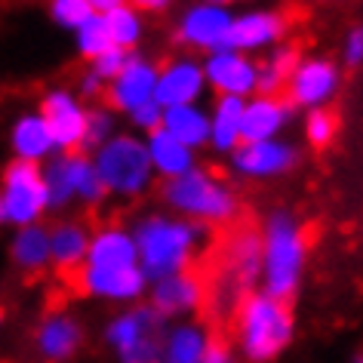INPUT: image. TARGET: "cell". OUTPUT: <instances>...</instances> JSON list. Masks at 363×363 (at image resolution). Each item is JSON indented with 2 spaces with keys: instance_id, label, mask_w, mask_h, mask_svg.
Masks as SVG:
<instances>
[{
  "instance_id": "29",
  "label": "cell",
  "mask_w": 363,
  "mask_h": 363,
  "mask_svg": "<svg viewBox=\"0 0 363 363\" xmlns=\"http://www.w3.org/2000/svg\"><path fill=\"white\" fill-rule=\"evenodd\" d=\"M240 121H243V99L222 96L210 117V142L219 151L234 148L240 142Z\"/></svg>"
},
{
  "instance_id": "10",
  "label": "cell",
  "mask_w": 363,
  "mask_h": 363,
  "mask_svg": "<svg viewBox=\"0 0 363 363\" xmlns=\"http://www.w3.org/2000/svg\"><path fill=\"white\" fill-rule=\"evenodd\" d=\"M38 111H40L43 121H47L59 154L84 151L89 108L84 105V99H80L74 89H68V86H47L40 93Z\"/></svg>"
},
{
  "instance_id": "14",
  "label": "cell",
  "mask_w": 363,
  "mask_h": 363,
  "mask_svg": "<svg viewBox=\"0 0 363 363\" xmlns=\"http://www.w3.org/2000/svg\"><path fill=\"white\" fill-rule=\"evenodd\" d=\"M206 74L203 65L191 59H172L157 71V86H154V102L160 108H179V105H197L203 93Z\"/></svg>"
},
{
  "instance_id": "17",
  "label": "cell",
  "mask_w": 363,
  "mask_h": 363,
  "mask_svg": "<svg viewBox=\"0 0 363 363\" xmlns=\"http://www.w3.org/2000/svg\"><path fill=\"white\" fill-rule=\"evenodd\" d=\"M86 265L89 268H135L139 265V250H135L133 228H123L117 222L93 228Z\"/></svg>"
},
{
  "instance_id": "15",
  "label": "cell",
  "mask_w": 363,
  "mask_h": 363,
  "mask_svg": "<svg viewBox=\"0 0 363 363\" xmlns=\"http://www.w3.org/2000/svg\"><path fill=\"white\" fill-rule=\"evenodd\" d=\"M231 22L234 16H228V10H222V6H213V4L191 6L179 22V40L194 50L222 52L231 31Z\"/></svg>"
},
{
  "instance_id": "28",
  "label": "cell",
  "mask_w": 363,
  "mask_h": 363,
  "mask_svg": "<svg viewBox=\"0 0 363 363\" xmlns=\"http://www.w3.org/2000/svg\"><path fill=\"white\" fill-rule=\"evenodd\" d=\"M65 157H68V172H71V185H74L77 203L89 206V210L102 206L105 197H108V188H105V182L99 179L93 154H86V151H65Z\"/></svg>"
},
{
  "instance_id": "22",
  "label": "cell",
  "mask_w": 363,
  "mask_h": 363,
  "mask_svg": "<svg viewBox=\"0 0 363 363\" xmlns=\"http://www.w3.org/2000/svg\"><path fill=\"white\" fill-rule=\"evenodd\" d=\"M145 145H148V157H151V167L157 176L167 179H179L185 172L194 169V151L188 145H182L176 135H169L167 130H154L151 135H145Z\"/></svg>"
},
{
  "instance_id": "40",
  "label": "cell",
  "mask_w": 363,
  "mask_h": 363,
  "mask_svg": "<svg viewBox=\"0 0 363 363\" xmlns=\"http://www.w3.org/2000/svg\"><path fill=\"white\" fill-rule=\"evenodd\" d=\"M105 80H99L96 74H93V71H80V77H77V86H74V93L80 96V99H93V102H96V99H99V102H102V99H105Z\"/></svg>"
},
{
  "instance_id": "8",
  "label": "cell",
  "mask_w": 363,
  "mask_h": 363,
  "mask_svg": "<svg viewBox=\"0 0 363 363\" xmlns=\"http://www.w3.org/2000/svg\"><path fill=\"white\" fill-rule=\"evenodd\" d=\"M0 197L6 206V225L13 228L40 225V219L50 213L43 163L10 160L0 172Z\"/></svg>"
},
{
  "instance_id": "9",
  "label": "cell",
  "mask_w": 363,
  "mask_h": 363,
  "mask_svg": "<svg viewBox=\"0 0 363 363\" xmlns=\"http://www.w3.org/2000/svg\"><path fill=\"white\" fill-rule=\"evenodd\" d=\"M31 348L43 363H74L86 348V323L68 308H50L34 323Z\"/></svg>"
},
{
  "instance_id": "42",
  "label": "cell",
  "mask_w": 363,
  "mask_h": 363,
  "mask_svg": "<svg viewBox=\"0 0 363 363\" xmlns=\"http://www.w3.org/2000/svg\"><path fill=\"white\" fill-rule=\"evenodd\" d=\"M126 4H130L133 10H139V13H163L172 0H126Z\"/></svg>"
},
{
  "instance_id": "24",
  "label": "cell",
  "mask_w": 363,
  "mask_h": 363,
  "mask_svg": "<svg viewBox=\"0 0 363 363\" xmlns=\"http://www.w3.org/2000/svg\"><path fill=\"white\" fill-rule=\"evenodd\" d=\"M335 84L339 77L330 62H305V65H296L289 77V99L296 105H320L333 96Z\"/></svg>"
},
{
  "instance_id": "4",
  "label": "cell",
  "mask_w": 363,
  "mask_h": 363,
  "mask_svg": "<svg viewBox=\"0 0 363 363\" xmlns=\"http://www.w3.org/2000/svg\"><path fill=\"white\" fill-rule=\"evenodd\" d=\"M163 203L172 206L176 213L197 219L203 225H231L238 216V201H234L231 188L222 179H216L213 172L191 169L179 179H167L160 188Z\"/></svg>"
},
{
  "instance_id": "35",
  "label": "cell",
  "mask_w": 363,
  "mask_h": 363,
  "mask_svg": "<svg viewBox=\"0 0 363 363\" xmlns=\"http://www.w3.org/2000/svg\"><path fill=\"white\" fill-rule=\"evenodd\" d=\"M114 135V111L108 105H96L89 108V121H86V142L84 151H99L102 145Z\"/></svg>"
},
{
  "instance_id": "33",
  "label": "cell",
  "mask_w": 363,
  "mask_h": 363,
  "mask_svg": "<svg viewBox=\"0 0 363 363\" xmlns=\"http://www.w3.org/2000/svg\"><path fill=\"white\" fill-rule=\"evenodd\" d=\"M296 71V52L293 50H280L274 59L265 62L259 68V89L262 96H277L280 89L286 86V80L293 77Z\"/></svg>"
},
{
  "instance_id": "1",
  "label": "cell",
  "mask_w": 363,
  "mask_h": 363,
  "mask_svg": "<svg viewBox=\"0 0 363 363\" xmlns=\"http://www.w3.org/2000/svg\"><path fill=\"white\" fill-rule=\"evenodd\" d=\"M262 234L250 222H231L219 231V238L206 256L197 262L206 280V308L216 320H231L240 302L252 293V284L262 274Z\"/></svg>"
},
{
  "instance_id": "12",
  "label": "cell",
  "mask_w": 363,
  "mask_h": 363,
  "mask_svg": "<svg viewBox=\"0 0 363 363\" xmlns=\"http://www.w3.org/2000/svg\"><path fill=\"white\" fill-rule=\"evenodd\" d=\"M148 305L163 320H185L191 314H201L206 308V280L201 268H188L179 274H169L163 280H154L148 286Z\"/></svg>"
},
{
  "instance_id": "36",
  "label": "cell",
  "mask_w": 363,
  "mask_h": 363,
  "mask_svg": "<svg viewBox=\"0 0 363 363\" xmlns=\"http://www.w3.org/2000/svg\"><path fill=\"white\" fill-rule=\"evenodd\" d=\"M135 56V52L130 50H121V47H111V50H105L99 59L89 62V71L99 77V80H105V84H111V80L121 74V71L130 65V59Z\"/></svg>"
},
{
  "instance_id": "43",
  "label": "cell",
  "mask_w": 363,
  "mask_h": 363,
  "mask_svg": "<svg viewBox=\"0 0 363 363\" xmlns=\"http://www.w3.org/2000/svg\"><path fill=\"white\" fill-rule=\"evenodd\" d=\"M86 4H89V10H93V13L108 16L111 10H117V6H123L126 0H86Z\"/></svg>"
},
{
  "instance_id": "6",
  "label": "cell",
  "mask_w": 363,
  "mask_h": 363,
  "mask_svg": "<svg viewBox=\"0 0 363 363\" xmlns=\"http://www.w3.org/2000/svg\"><path fill=\"white\" fill-rule=\"evenodd\" d=\"M93 163L99 169V179L105 182L108 194L114 197H126V201L142 197L154 182L148 145L133 133H114L102 148L93 151Z\"/></svg>"
},
{
  "instance_id": "27",
  "label": "cell",
  "mask_w": 363,
  "mask_h": 363,
  "mask_svg": "<svg viewBox=\"0 0 363 363\" xmlns=\"http://www.w3.org/2000/svg\"><path fill=\"white\" fill-rule=\"evenodd\" d=\"M163 130L176 135L188 148H201L210 142V114L197 105H179V108H163Z\"/></svg>"
},
{
  "instance_id": "32",
  "label": "cell",
  "mask_w": 363,
  "mask_h": 363,
  "mask_svg": "<svg viewBox=\"0 0 363 363\" xmlns=\"http://www.w3.org/2000/svg\"><path fill=\"white\" fill-rule=\"evenodd\" d=\"M74 47H77V56L93 62L99 59L105 50H111V34H108V25H105V16H89V19L80 25V28L74 31Z\"/></svg>"
},
{
  "instance_id": "7",
  "label": "cell",
  "mask_w": 363,
  "mask_h": 363,
  "mask_svg": "<svg viewBox=\"0 0 363 363\" xmlns=\"http://www.w3.org/2000/svg\"><path fill=\"white\" fill-rule=\"evenodd\" d=\"M305 262V231L289 219L286 213H274L265 228V252H262V268H265V296L280 298L296 293L298 274Z\"/></svg>"
},
{
  "instance_id": "37",
  "label": "cell",
  "mask_w": 363,
  "mask_h": 363,
  "mask_svg": "<svg viewBox=\"0 0 363 363\" xmlns=\"http://www.w3.org/2000/svg\"><path fill=\"white\" fill-rule=\"evenodd\" d=\"M126 117H130V123L139 133H145V135H151L154 130H160V126H163V108L157 102H148V105L135 108V111L126 114Z\"/></svg>"
},
{
  "instance_id": "30",
  "label": "cell",
  "mask_w": 363,
  "mask_h": 363,
  "mask_svg": "<svg viewBox=\"0 0 363 363\" xmlns=\"http://www.w3.org/2000/svg\"><path fill=\"white\" fill-rule=\"evenodd\" d=\"M43 182H47V203H50V213H65L68 206L77 203L65 154H52V157L43 163Z\"/></svg>"
},
{
  "instance_id": "34",
  "label": "cell",
  "mask_w": 363,
  "mask_h": 363,
  "mask_svg": "<svg viewBox=\"0 0 363 363\" xmlns=\"http://www.w3.org/2000/svg\"><path fill=\"white\" fill-rule=\"evenodd\" d=\"M47 10H50V19L56 22L59 28L71 31V34H74L89 16H96L93 10H89L86 0H50Z\"/></svg>"
},
{
  "instance_id": "5",
  "label": "cell",
  "mask_w": 363,
  "mask_h": 363,
  "mask_svg": "<svg viewBox=\"0 0 363 363\" xmlns=\"http://www.w3.org/2000/svg\"><path fill=\"white\" fill-rule=\"evenodd\" d=\"M167 320L148 302L114 311L102 326V342L117 363H160Z\"/></svg>"
},
{
  "instance_id": "20",
  "label": "cell",
  "mask_w": 363,
  "mask_h": 363,
  "mask_svg": "<svg viewBox=\"0 0 363 363\" xmlns=\"http://www.w3.org/2000/svg\"><path fill=\"white\" fill-rule=\"evenodd\" d=\"M210 339H213V326L203 320L167 323L160 345V363H201Z\"/></svg>"
},
{
  "instance_id": "13",
  "label": "cell",
  "mask_w": 363,
  "mask_h": 363,
  "mask_svg": "<svg viewBox=\"0 0 363 363\" xmlns=\"http://www.w3.org/2000/svg\"><path fill=\"white\" fill-rule=\"evenodd\" d=\"M157 65L151 59L133 56L121 74L105 86L102 102L111 108L114 114H133L135 108L154 102V86H157Z\"/></svg>"
},
{
  "instance_id": "31",
  "label": "cell",
  "mask_w": 363,
  "mask_h": 363,
  "mask_svg": "<svg viewBox=\"0 0 363 363\" xmlns=\"http://www.w3.org/2000/svg\"><path fill=\"white\" fill-rule=\"evenodd\" d=\"M105 25H108V34H111V43L114 47H121V50H135V43L142 40V31H145V25H142V13L139 10H133L130 4H123V6H117V10H111L105 16Z\"/></svg>"
},
{
  "instance_id": "38",
  "label": "cell",
  "mask_w": 363,
  "mask_h": 363,
  "mask_svg": "<svg viewBox=\"0 0 363 363\" xmlns=\"http://www.w3.org/2000/svg\"><path fill=\"white\" fill-rule=\"evenodd\" d=\"M335 135V117L330 111H311L308 117V139L314 145H326Z\"/></svg>"
},
{
  "instance_id": "18",
  "label": "cell",
  "mask_w": 363,
  "mask_h": 363,
  "mask_svg": "<svg viewBox=\"0 0 363 363\" xmlns=\"http://www.w3.org/2000/svg\"><path fill=\"white\" fill-rule=\"evenodd\" d=\"M203 74L222 96L243 99L247 93H252V89L259 86V68L252 65L247 56L231 52V50L213 52V56L206 59V65H203Z\"/></svg>"
},
{
  "instance_id": "46",
  "label": "cell",
  "mask_w": 363,
  "mask_h": 363,
  "mask_svg": "<svg viewBox=\"0 0 363 363\" xmlns=\"http://www.w3.org/2000/svg\"><path fill=\"white\" fill-rule=\"evenodd\" d=\"M206 4H213V6H222V4H228V0H206Z\"/></svg>"
},
{
  "instance_id": "11",
  "label": "cell",
  "mask_w": 363,
  "mask_h": 363,
  "mask_svg": "<svg viewBox=\"0 0 363 363\" xmlns=\"http://www.w3.org/2000/svg\"><path fill=\"white\" fill-rule=\"evenodd\" d=\"M71 286L84 298H93V302L130 308V305L142 302V296L148 293L151 284L139 265L135 268H89V265H84L71 277Z\"/></svg>"
},
{
  "instance_id": "21",
  "label": "cell",
  "mask_w": 363,
  "mask_h": 363,
  "mask_svg": "<svg viewBox=\"0 0 363 363\" xmlns=\"http://www.w3.org/2000/svg\"><path fill=\"white\" fill-rule=\"evenodd\" d=\"M10 262L13 268L25 277H38L52 268L50 259V228L47 225H28V228H16L10 238Z\"/></svg>"
},
{
  "instance_id": "45",
  "label": "cell",
  "mask_w": 363,
  "mask_h": 363,
  "mask_svg": "<svg viewBox=\"0 0 363 363\" xmlns=\"http://www.w3.org/2000/svg\"><path fill=\"white\" fill-rule=\"evenodd\" d=\"M4 326H6V311L0 308V330H4Z\"/></svg>"
},
{
  "instance_id": "23",
  "label": "cell",
  "mask_w": 363,
  "mask_h": 363,
  "mask_svg": "<svg viewBox=\"0 0 363 363\" xmlns=\"http://www.w3.org/2000/svg\"><path fill=\"white\" fill-rule=\"evenodd\" d=\"M280 34H284V19L274 13H247L240 19L231 22L228 40H225V50L240 52V50H259L274 43Z\"/></svg>"
},
{
  "instance_id": "25",
  "label": "cell",
  "mask_w": 363,
  "mask_h": 363,
  "mask_svg": "<svg viewBox=\"0 0 363 363\" xmlns=\"http://www.w3.org/2000/svg\"><path fill=\"white\" fill-rule=\"evenodd\" d=\"M293 148H286L280 142H243L234 154V167L243 176H274V172L293 167Z\"/></svg>"
},
{
  "instance_id": "2",
  "label": "cell",
  "mask_w": 363,
  "mask_h": 363,
  "mask_svg": "<svg viewBox=\"0 0 363 363\" xmlns=\"http://www.w3.org/2000/svg\"><path fill=\"white\" fill-rule=\"evenodd\" d=\"M135 250H139V268L148 284L163 280L179 271H188L201 262L203 228L188 219L172 216H142L133 228Z\"/></svg>"
},
{
  "instance_id": "41",
  "label": "cell",
  "mask_w": 363,
  "mask_h": 363,
  "mask_svg": "<svg viewBox=\"0 0 363 363\" xmlns=\"http://www.w3.org/2000/svg\"><path fill=\"white\" fill-rule=\"evenodd\" d=\"M345 59H348L351 65H360V62H363V28L351 31L348 47H345Z\"/></svg>"
},
{
  "instance_id": "16",
  "label": "cell",
  "mask_w": 363,
  "mask_h": 363,
  "mask_svg": "<svg viewBox=\"0 0 363 363\" xmlns=\"http://www.w3.org/2000/svg\"><path fill=\"white\" fill-rule=\"evenodd\" d=\"M93 228L84 219H56L50 225V259L59 274L74 277L86 265Z\"/></svg>"
},
{
  "instance_id": "19",
  "label": "cell",
  "mask_w": 363,
  "mask_h": 363,
  "mask_svg": "<svg viewBox=\"0 0 363 363\" xmlns=\"http://www.w3.org/2000/svg\"><path fill=\"white\" fill-rule=\"evenodd\" d=\"M10 151L13 160H28V163H47L56 151L52 133L47 121L40 117V111H22L10 126Z\"/></svg>"
},
{
  "instance_id": "26",
  "label": "cell",
  "mask_w": 363,
  "mask_h": 363,
  "mask_svg": "<svg viewBox=\"0 0 363 363\" xmlns=\"http://www.w3.org/2000/svg\"><path fill=\"white\" fill-rule=\"evenodd\" d=\"M289 114L286 102L277 96H259L250 105H243V121H240V142H271Z\"/></svg>"
},
{
  "instance_id": "3",
  "label": "cell",
  "mask_w": 363,
  "mask_h": 363,
  "mask_svg": "<svg viewBox=\"0 0 363 363\" xmlns=\"http://www.w3.org/2000/svg\"><path fill=\"white\" fill-rule=\"evenodd\" d=\"M231 330L243 357L252 363H268L289 345L293 314L280 298H271L265 293H250L234 311Z\"/></svg>"
},
{
  "instance_id": "39",
  "label": "cell",
  "mask_w": 363,
  "mask_h": 363,
  "mask_svg": "<svg viewBox=\"0 0 363 363\" xmlns=\"http://www.w3.org/2000/svg\"><path fill=\"white\" fill-rule=\"evenodd\" d=\"M201 363H238V357H234V345L225 339L222 333L213 330V339L206 345V354H203Z\"/></svg>"
},
{
  "instance_id": "44",
  "label": "cell",
  "mask_w": 363,
  "mask_h": 363,
  "mask_svg": "<svg viewBox=\"0 0 363 363\" xmlns=\"http://www.w3.org/2000/svg\"><path fill=\"white\" fill-rule=\"evenodd\" d=\"M0 225H6V206H4V197H0Z\"/></svg>"
}]
</instances>
